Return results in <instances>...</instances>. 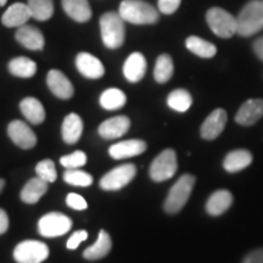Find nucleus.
<instances>
[{
  "mask_svg": "<svg viewBox=\"0 0 263 263\" xmlns=\"http://www.w3.org/2000/svg\"><path fill=\"white\" fill-rule=\"evenodd\" d=\"M118 14L124 21L134 25H153L160 18L159 10L143 0H123Z\"/></svg>",
  "mask_w": 263,
  "mask_h": 263,
  "instance_id": "1",
  "label": "nucleus"
},
{
  "mask_svg": "<svg viewBox=\"0 0 263 263\" xmlns=\"http://www.w3.org/2000/svg\"><path fill=\"white\" fill-rule=\"evenodd\" d=\"M124 20L118 12H105L100 17L101 38L105 47L117 49L122 47L126 38V26Z\"/></svg>",
  "mask_w": 263,
  "mask_h": 263,
  "instance_id": "2",
  "label": "nucleus"
},
{
  "mask_svg": "<svg viewBox=\"0 0 263 263\" xmlns=\"http://www.w3.org/2000/svg\"><path fill=\"white\" fill-rule=\"evenodd\" d=\"M238 34L251 37L263 29V0H251L239 12Z\"/></svg>",
  "mask_w": 263,
  "mask_h": 263,
  "instance_id": "3",
  "label": "nucleus"
},
{
  "mask_svg": "<svg viewBox=\"0 0 263 263\" xmlns=\"http://www.w3.org/2000/svg\"><path fill=\"white\" fill-rule=\"evenodd\" d=\"M195 182L196 178L192 174H183L171 188L163 205L164 211L170 213V215L178 213L188 202Z\"/></svg>",
  "mask_w": 263,
  "mask_h": 263,
  "instance_id": "4",
  "label": "nucleus"
},
{
  "mask_svg": "<svg viewBox=\"0 0 263 263\" xmlns=\"http://www.w3.org/2000/svg\"><path fill=\"white\" fill-rule=\"evenodd\" d=\"M211 31L219 38H230L238 32V20L222 8H211L206 14Z\"/></svg>",
  "mask_w": 263,
  "mask_h": 263,
  "instance_id": "5",
  "label": "nucleus"
},
{
  "mask_svg": "<svg viewBox=\"0 0 263 263\" xmlns=\"http://www.w3.org/2000/svg\"><path fill=\"white\" fill-rule=\"evenodd\" d=\"M178 163H177L176 151L166 149L153 161L150 166V177L155 182H164L176 174Z\"/></svg>",
  "mask_w": 263,
  "mask_h": 263,
  "instance_id": "6",
  "label": "nucleus"
},
{
  "mask_svg": "<svg viewBox=\"0 0 263 263\" xmlns=\"http://www.w3.org/2000/svg\"><path fill=\"white\" fill-rule=\"evenodd\" d=\"M48 256V245L38 240H26L14 250V258L17 263H42Z\"/></svg>",
  "mask_w": 263,
  "mask_h": 263,
  "instance_id": "7",
  "label": "nucleus"
},
{
  "mask_svg": "<svg viewBox=\"0 0 263 263\" xmlns=\"http://www.w3.org/2000/svg\"><path fill=\"white\" fill-rule=\"evenodd\" d=\"M137 174V167L133 163H126L107 172L100 179V188L107 192L122 189L133 180Z\"/></svg>",
  "mask_w": 263,
  "mask_h": 263,
  "instance_id": "8",
  "label": "nucleus"
},
{
  "mask_svg": "<svg viewBox=\"0 0 263 263\" xmlns=\"http://www.w3.org/2000/svg\"><path fill=\"white\" fill-rule=\"evenodd\" d=\"M72 227V221L60 212H50L39 219L38 232L45 238H55L66 234Z\"/></svg>",
  "mask_w": 263,
  "mask_h": 263,
  "instance_id": "9",
  "label": "nucleus"
},
{
  "mask_svg": "<svg viewBox=\"0 0 263 263\" xmlns=\"http://www.w3.org/2000/svg\"><path fill=\"white\" fill-rule=\"evenodd\" d=\"M8 134L14 144L21 149L29 150L37 145V136L27 124L20 120L10 122L8 126Z\"/></svg>",
  "mask_w": 263,
  "mask_h": 263,
  "instance_id": "10",
  "label": "nucleus"
},
{
  "mask_svg": "<svg viewBox=\"0 0 263 263\" xmlns=\"http://www.w3.org/2000/svg\"><path fill=\"white\" fill-rule=\"evenodd\" d=\"M227 120H228V116H227V112L223 108H216V110H213L207 116L206 120L203 121L201 129H200L201 137L206 140L216 139L224 130Z\"/></svg>",
  "mask_w": 263,
  "mask_h": 263,
  "instance_id": "11",
  "label": "nucleus"
},
{
  "mask_svg": "<svg viewBox=\"0 0 263 263\" xmlns=\"http://www.w3.org/2000/svg\"><path fill=\"white\" fill-rule=\"evenodd\" d=\"M263 116V99H249L240 106L235 115L236 123L240 126H252Z\"/></svg>",
  "mask_w": 263,
  "mask_h": 263,
  "instance_id": "12",
  "label": "nucleus"
},
{
  "mask_svg": "<svg viewBox=\"0 0 263 263\" xmlns=\"http://www.w3.org/2000/svg\"><path fill=\"white\" fill-rule=\"evenodd\" d=\"M146 143L140 139H130L120 141V143L114 144L108 149V154L115 160L129 159V157L141 155L146 151Z\"/></svg>",
  "mask_w": 263,
  "mask_h": 263,
  "instance_id": "13",
  "label": "nucleus"
},
{
  "mask_svg": "<svg viewBox=\"0 0 263 263\" xmlns=\"http://www.w3.org/2000/svg\"><path fill=\"white\" fill-rule=\"evenodd\" d=\"M76 66L81 74L89 80H99L105 74L104 65L89 52H80L76 58Z\"/></svg>",
  "mask_w": 263,
  "mask_h": 263,
  "instance_id": "14",
  "label": "nucleus"
},
{
  "mask_svg": "<svg viewBox=\"0 0 263 263\" xmlns=\"http://www.w3.org/2000/svg\"><path fill=\"white\" fill-rule=\"evenodd\" d=\"M130 127V120L127 116H116L104 121L99 127V136L104 139H117L123 137Z\"/></svg>",
  "mask_w": 263,
  "mask_h": 263,
  "instance_id": "15",
  "label": "nucleus"
},
{
  "mask_svg": "<svg viewBox=\"0 0 263 263\" xmlns=\"http://www.w3.org/2000/svg\"><path fill=\"white\" fill-rule=\"evenodd\" d=\"M47 83L51 93L62 100H67V99L72 98L74 93L73 85L68 81V78L59 70H51L49 72Z\"/></svg>",
  "mask_w": 263,
  "mask_h": 263,
  "instance_id": "16",
  "label": "nucleus"
},
{
  "mask_svg": "<svg viewBox=\"0 0 263 263\" xmlns=\"http://www.w3.org/2000/svg\"><path fill=\"white\" fill-rule=\"evenodd\" d=\"M15 37L22 47L29 50H42L44 48V35L37 27L33 26L24 25L18 27Z\"/></svg>",
  "mask_w": 263,
  "mask_h": 263,
  "instance_id": "17",
  "label": "nucleus"
},
{
  "mask_svg": "<svg viewBox=\"0 0 263 263\" xmlns=\"http://www.w3.org/2000/svg\"><path fill=\"white\" fill-rule=\"evenodd\" d=\"M146 72V60L140 52L130 54L123 65V74L127 81L132 83H137L143 80Z\"/></svg>",
  "mask_w": 263,
  "mask_h": 263,
  "instance_id": "18",
  "label": "nucleus"
},
{
  "mask_svg": "<svg viewBox=\"0 0 263 263\" xmlns=\"http://www.w3.org/2000/svg\"><path fill=\"white\" fill-rule=\"evenodd\" d=\"M32 17L31 10L28 5L22 4V3H16L12 4L6 10L3 15L2 22L6 27H21L27 24V21Z\"/></svg>",
  "mask_w": 263,
  "mask_h": 263,
  "instance_id": "19",
  "label": "nucleus"
},
{
  "mask_svg": "<svg viewBox=\"0 0 263 263\" xmlns=\"http://www.w3.org/2000/svg\"><path fill=\"white\" fill-rule=\"evenodd\" d=\"M233 195L229 190H217L206 202V212L210 216H221L229 210L233 203Z\"/></svg>",
  "mask_w": 263,
  "mask_h": 263,
  "instance_id": "20",
  "label": "nucleus"
},
{
  "mask_svg": "<svg viewBox=\"0 0 263 263\" xmlns=\"http://www.w3.org/2000/svg\"><path fill=\"white\" fill-rule=\"evenodd\" d=\"M111 249H112V241H111V236L106 230L101 229L99 232L98 240L93 245L89 246L84 250L83 257L89 259V261H97V259L104 258L105 256L110 254Z\"/></svg>",
  "mask_w": 263,
  "mask_h": 263,
  "instance_id": "21",
  "label": "nucleus"
},
{
  "mask_svg": "<svg viewBox=\"0 0 263 263\" xmlns=\"http://www.w3.org/2000/svg\"><path fill=\"white\" fill-rule=\"evenodd\" d=\"M252 162V154L246 149H238L227 154L223 161V167L227 172L236 173L245 170Z\"/></svg>",
  "mask_w": 263,
  "mask_h": 263,
  "instance_id": "22",
  "label": "nucleus"
},
{
  "mask_svg": "<svg viewBox=\"0 0 263 263\" xmlns=\"http://www.w3.org/2000/svg\"><path fill=\"white\" fill-rule=\"evenodd\" d=\"M62 8L72 20L87 22L91 17V9L88 0H62Z\"/></svg>",
  "mask_w": 263,
  "mask_h": 263,
  "instance_id": "23",
  "label": "nucleus"
},
{
  "mask_svg": "<svg viewBox=\"0 0 263 263\" xmlns=\"http://www.w3.org/2000/svg\"><path fill=\"white\" fill-rule=\"evenodd\" d=\"M83 132V122L77 114H70L65 117L62 122V138L65 143L76 144L82 136Z\"/></svg>",
  "mask_w": 263,
  "mask_h": 263,
  "instance_id": "24",
  "label": "nucleus"
},
{
  "mask_svg": "<svg viewBox=\"0 0 263 263\" xmlns=\"http://www.w3.org/2000/svg\"><path fill=\"white\" fill-rule=\"evenodd\" d=\"M21 112L28 122L33 124H41L45 120V110L38 99L25 98L20 104Z\"/></svg>",
  "mask_w": 263,
  "mask_h": 263,
  "instance_id": "25",
  "label": "nucleus"
},
{
  "mask_svg": "<svg viewBox=\"0 0 263 263\" xmlns=\"http://www.w3.org/2000/svg\"><path fill=\"white\" fill-rule=\"evenodd\" d=\"M48 182L39 177L32 178L21 190V200L29 205L37 203L41 197L48 192Z\"/></svg>",
  "mask_w": 263,
  "mask_h": 263,
  "instance_id": "26",
  "label": "nucleus"
},
{
  "mask_svg": "<svg viewBox=\"0 0 263 263\" xmlns=\"http://www.w3.org/2000/svg\"><path fill=\"white\" fill-rule=\"evenodd\" d=\"M8 67L10 73L20 78H31L37 72V64L32 61L31 59L25 57L12 59L9 62Z\"/></svg>",
  "mask_w": 263,
  "mask_h": 263,
  "instance_id": "27",
  "label": "nucleus"
},
{
  "mask_svg": "<svg viewBox=\"0 0 263 263\" xmlns=\"http://www.w3.org/2000/svg\"><path fill=\"white\" fill-rule=\"evenodd\" d=\"M185 47L189 51L202 59H211L216 55L217 48L215 44L205 41V39L192 35L185 41Z\"/></svg>",
  "mask_w": 263,
  "mask_h": 263,
  "instance_id": "28",
  "label": "nucleus"
},
{
  "mask_svg": "<svg viewBox=\"0 0 263 263\" xmlns=\"http://www.w3.org/2000/svg\"><path fill=\"white\" fill-rule=\"evenodd\" d=\"M126 94H124L122 90L117 89V88L106 89L100 97L101 107H104L105 110L108 111L118 110V108L123 107L124 105H126Z\"/></svg>",
  "mask_w": 263,
  "mask_h": 263,
  "instance_id": "29",
  "label": "nucleus"
},
{
  "mask_svg": "<svg viewBox=\"0 0 263 263\" xmlns=\"http://www.w3.org/2000/svg\"><path fill=\"white\" fill-rule=\"evenodd\" d=\"M174 72V65L172 58L168 54H162L157 58L154 77L157 83H166L172 78Z\"/></svg>",
  "mask_w": 263,
  "mask_h": 263,
  "instance_id": "30",
  "label": "nucleus"
},
{
  "mask_svg": "<svg viewBox=\"0 0 263 263\" xmlns=\"http://www.w3.org/2000/svg\"><path fill=\"white\" fill-rule=\"evenodd\" d=\"M167 104L174 111L178 112H185L188 111L193 104V98L188 90L176 89L168 95Z\"/></svg>",
  "mask_w": 263,
  "mask_h": 263,
  "instance_id": "31",
  "label": "nucleus"
},
{
  "mask_svg": "<svg viewBox=\"0 0 263 263\" xmlns=\"http://www.w3.org/2000/svg\"><path fill=\"white\" fill-rule=\"evenodd\" d=\"M27 5L31 10L32 17L38 21H48L54 14L52 0H28Z\"/></svg>",
  "mask_w": 263,
  "mask_h": 263,
  "instance_id": "32",
  "label": "nucleus"
},
{
  "mask_svg": "<svg viewBox=\"0 0 263 263\" xmlns=\"http://www.w3.org/2000/svg\"><path fill=\"white\" fill-rule=\"evenodd\" d=\"M64 180L74 186H89L93 183V177L89 173L84 172V171L68 168L64 173Z\"/></svg>",
  "mask_w": 263,
  "mask_h": 263,
  "instance_id": "33",
  "label": "nucleus"
},
{
  "mask_svg": "<svg viewBox=\"0 0 263 263\" xmlns=\"http://www.w3.org/2000/svg\"><path fill=\"white\" fill-rule=\"evenodd\" d=\"M35 172L39 178L44 179L48 183H54L58 178L55 163L51 160H43L35 166Z\"/></svg>",
  "mask_w": 263,
  "mask_h": 263,
  "instance_id": "34",
  "label": "nucleus"
},
{
  "mask_svg": "<svg viewBox=\"0 0 263 263\" xmlns=\"http://www.w3.org/2000/svg\"><path fill=\"white\" fill-rule=\"evenodd\" d=\"M60 163L65 168H80L87 163V155L83 151H74L70 155H65L60 159Z\"/></svg>",
  "mask_w": 263,
  "mask_h": 263,
  "instance_id": "35",
  "label": "nucleus"
},
{
  "mask_svg": "<svg viewBox=\"0 0 263 263\" xmlns=\"http://www.w3.org/2000/svg\"><path fill=\"white\" fill-rule=\"evenodd\" d=\"M66 203H67L68 207L73 210H78V211H83V210L88 209V203L84 200V197L74 193L68 194L67 197H66Z\"/></svg>",
  "mask_w": 263,
  "mask_h": 263,
  "instance_id": "36",
  "label": "nucleus"
},
{
  "mask_svg": "<svg viewBox=\"0 0 263 263\" xmlns=\"http://www.w3.org/2000/svg\"><path fill=\"white\" fill-rule=\"evenodd\" d=\"M182 0H159V11L164 15L174 14L179 8Z\"/></svg>",
  "mask_w": 263,
  "mask_h": 263,
  "instance_id": "37",
  "label": "nucleus"
},
{
  "mask_svg": "<svg viewBox=\"0 0 263 263\" xmlns=\"http://www.w3.org/2000/svg\"><path fill=\"white\" fill-rule=\"evenodd\" d=\"M88 238V233L85 232V230H77V232H74L73 234L70 236V239L67 240V249L70 250H76L80 246L81 242H83L87 240Z\"/></svg>",
  "mask_w": 263,
  "mask_h": 263,
  "instance_id": "38",
  "label": "nucleus"
},
{
  "mask_svg": "<svg viewBox=\"0 0 263 263\" xmlns=\"http://www.w3.org/2000/svg\"><path fill=\"white\" fill-rule=\"evenodd\" d=\"M241 263H263V248L252 250L245 256Z\"/></svg>",
  "mask_w": 263,
  "mask_h": 263,
  "instance_id": "39",
  "label": "nucleus"
},
{
  "mask_svg": "<svg viewBox=\"0 0 263 263\" xmlns=\"http://www.w3.org/2000/svg\"><path fill=\"white\" fill-rule=\"evenodd\" d=\"M252 49H254L256 57L263 61V35L256 39L254 44H252Z\"/></svg>",
  "mask_w": 263,
  "mask_h": 263,
  "instance_id": "40",
  "label": "nucleus"
},
{
  "mask_svg": "<svg viewBox=\"0 0 263 263\" xmlns=\"http://www.w3.org/2000/svg\"><path fill=\"white\" fill-rule=\"evenodd\" d=\"M9 229V217L4 210L0 209V235L6 233Z\"/></svg>",
  "mask_w": 263,
  "mask_h": 263,
  "instance_id": "41",
  "label": "nucleus"
},
{
  "mask_svg": "<svg viewBox=\"0 0 263 263\" xmlns=\"http://www.w3.org/2000/svg\"><path fill=\"white\" fill-rule=\"evenodd\" d=\"M5 188V180L4 179H0V193L3 192V189Z\"/></svg>",
  "mask_w": 263,
  "mask_h": 263,
  "instance_id": "42",
  "label": "nucleus"
},
{
  "mask_svg": "<svg viewBox=\"0 0 263 263\" xmlns=\"http://www.w3.org/2000/svg\"><path fill=\"white\" fill-rule=\"evenodd\" d=\"M8 0H0V6H4Z\"/></svg>",
  "mask_w": 263,
  "mask_h": 263,
  "instance_id": "43",
  "label": "nucleus"
}]
</instances>
